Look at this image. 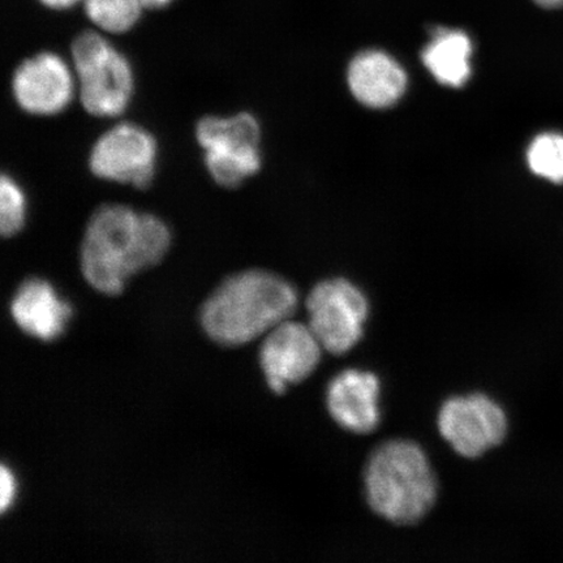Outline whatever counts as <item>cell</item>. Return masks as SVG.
Instances as JSON below:
<instances>
[{"label": "cell", "mask_w": 563, "mask_h": 563, "mask_svg": "<svg viewBox=\"0 0 563 563\" xmlns=\"http://www.w3.org/2000/svg\"><path fill=\"white\" fill-rule=\"evenodd\" d=\"M262 130L255 117H208L197 124V140L206 151L208 170L218 185L241 186L262 167Z\"/></svg>", "instance_id": "5b68a950"}, {"label": "cell", "mask_w": 563, "mask_h": 563, "mask_svg": "<svg viewBox=\"0 0 563 563\" xmlns=\"http://www.w3.org/2000/svg\"><path fill=\"white\" fill-rule=\"evenodd\" d=\"M173 2V0H141L144 7L147 9H162V7L167 5Z\"/></svg>", "instance_id": "44dd1931"}, {"label": "cell", "mask_w": 563, "mask_h": 563, "mask_svg": "<svg viewBox=\"0 0 563 563\" xmlns=\"http://www.w3.org/2000/svg\"><path fill=\"white\" fill-rule=\"evenodd\" d=\"M347 81L352 96L372 109L390 108L407 89L406 70L382 51L357 54L350 63Z\"/></svg>", "instance_id": "7c38bea8"}, {"label": "cell", "mask_w": 563, "mask_h": 563, "mask_svg": "<svg viewBox=\"0 0 563 563\" xmlns=\"http://www.w3.org/2000/svg\"><path fill=\"white\" fill-rule=\"evenodd\" d=\"M141 0H86L87 15L97 26L110 33H124L137 23Z\"/></svg>", "instance_id": "2e32d148"}, {"label": "cell", "mask_w": 563, "mask_h": 563, "mask_svg": "<svg viewBox=\"0 0 563 563\" xmlns=\"http://www.w3.org/2000/svg\"><path fill=\"white\" fill-rule=\"evenodd\" d=\"M157 165V143L143 126L123 123L106 132L91 150L89 166L98 178L145 188Z\"/></svg>", "instance_id": "ba28073f"}, {"label": "cell", "mask_w": 563, "mask_h": 563, "mask_svg": "<svg viewBox=\"0 0 563 563\" xmlns=\"http://www.w3.org/2000/svg\"><path fill=\"white\" fill-rule=\"evenodd\" d=\"M533 2L545 10H559L563 7V0H533Z\"/></svg>", "instance_id": "ffe728a7"}, {"label": "cell", "mask_w": 563, "mask_h": 563, "mask_svg": "<svg viewBox=\"0 0 563 563\" xmlns=\"http://www.w3.org/2000/svg\"><path fill=\"white\" fill-rule=\"evenodd\" d=\"M12 91L20 108L30 114L56 115L73 101L74 77L59 55L41 53L21 63Z\"/></svg>", "instance_id": "30bf717a"}, {"label": "cell", "mask_w": 563, "mask_h": 563, "mask_svg": "<svg viewBox=\"0 0 563 563\" xmlns=\"http://www.w3.org/2000/svg\"><path fill=\"white\" fill-rule=\"evenodd\" d=\"M308 325L323 350L347 354L362 341L369 302L361 288L344 278L320 282L307 298Z\"/></svg>", "instance_id": "8992f818"}, {"label": "cell", "mask_w": 563, "mask_h": 563, "mask_svg": "<svg viewBox=\"0 0 563 563\" xmlns=\"http://www.w3.org/2000/svg\"><path fill=\"white\" fill-rule=\"evenodd\" d=\"M73 56L84 108L96 117L122 114L133 93V73L125 56L93 32L75 40Z\"/></svg>", "instance_id": "277c9868"}, {"label": "cell", "mask_w": 563, "mask_h": 563, "mask_svg": "<svg viewBox=\"0 0 563 563\" xmlns=\"http://www.w3.org/2000/svg\"><path fill=\"white\" fill-rule=\"evenodd\" d=\"M0 230L4 236H13L23 229L25 222V196L23 189L11 176L3 175L0 188Z\"/></svg>", "instance_id": "e0dca14e"}, {"label": "cell", "mask_w": 563, "mask_h": 563, "mask_svg": "<svg viewBox=\"0 0 563 563\" xmlns=\"http://www.w3.org/2000/svg\"><path fill=\"white\" fill-rule=\"evenodd\" d=\"M298 302L297 290L277 274L243 272L210 295L201 309V323L214 342L243 346L290 320Z\"/></svg>", "instance_id": "7a4b0ae2"}, {"label": "cell", "mask_w": 563, "mask_h": 563, "mask_svg": "<svg viewBox=\"0 0 563 563\" xmlns=\"http://www.w3.org/2000/svg\"><path fill=\"white\" fill-rule=\"evenodd\" d=\"M322 346L312 329L287 320L266 334L260 349V363L267 385L277 394L297 385L319 367Z\"/></svg>", "instance_id": "9c48e42d"}, {"label": "cell", "mask_w": 563, "mask_h": 563, "mask_svg": "<svg viewBox=\"0 0 563 563\" xmlns=\"http://www.w3.org/2000/svg\"><path fill=\"white\" fill-rule=\"evenodd\" d=\"M15 490V478H13L9 468L3 466L2 471H0V508H2L3 512L12 504Z\"/></svg>", "instance_id": "ac0fdd59"}, {"label": "cell", "mask_w": 563, "mask_h": 563, "mask_svg": "<svg viewBox=\"0 0 563 563\" xmlns=\"http://www.w3.org/2000/svg\"><path fill=\"white\" fill-rule=\"evenodd\" d=\"M526 159L533 175L563 185V133H540L528 145Z\"/></svg>", "instance_id": "9a60e30c"}, {"label": "cell", "mask_w": 563, "mask_h": 563, "mask_svg": "<svg viewBox=\"0 0 563 563\" xmlns=\"http://www.w3.org/2000/svg\"><path fill=\"white\" fill-rule=\"evenodd\" d=\"M439 429L456 454L475 460L501 445L509 421L496 400L475 393L449 398L439 412Z\"/></svg>", "instance_id": "52a82bcc"}, {"label": "cell", "mask_w": 563, "mask_h": 563, "mask_svg": "<svg viewBox=\"0 0 563 563\" xmlns=\"http://www.w3.org/2000/svg\"><path fill=\"white\" fill-rule=\"evenodd\" d=\"M379 390L382 384L375 373L352 368L338 373L327 389L330 417L351 433L376 431L382 421Z\"/></svg>", "instance_id": "8fae6325"}, {"label": "cell", "mask_w": 563, "mask_h": 563, "mask_svg": "<svg viewBox=\"0 0 563 563\" xmlns=\"http://www.w3.org/2000/svg\"><path fill=\"white\" fill-rule=\"evenodd\" d=\"M170 243V230L159 218L104 206L90 218L84 235V277L97 291L121 294L132 276L165 257Z\"/></svg>", "instance_id": "6da1fadb"}, {"label": "cell", "mask_w": 563, "mask_h": 563, "mask_svg": "<svg viewBox=\"0 0 563 563\" xmlns=\"http://www.w3.org/2000/svg\"><path fill=\"white\" fill-rule=\"evenodd\" d=\"M11 312L21 330L42 341H53L62 335L73 313L54 287L38 278L27 279L20 286Z\"/></svg>", "instance_id": "4fadbf2b"}, {"label": "cell", "mask_w": 563, "mask_h": 563, "mask_svg": "<svg viewBox=\"0 0 563 563\" xmlns=\"http://www.w3.org/2000/svg\"><path fill=\"white\" fill-rule=\"evenodd\" d=\"M474 53L473 41L466 32L438 27L432 33L421 59L435 80L442 86L462 88L473 74L471 56Z\"/></svg>", "instance_id": "5bb4252c"}, {"label": "cell", "mask_w": 563, "mask_h": 563, "mask_svg": "<svg viewBox=\"0 0 563 563\" xmlns=\"http://www.w3.org/2000/svg\"><path fill=\"white\" fill-rule=\"evenodd\" d=\"M365 497L377 516L399 526L420 522L438 499L439 484L424 450L390 440L372 453L364 471Z\"/></svg>", "instance_id": "3957f363"}, {"label": "cell", "mask_w": 563, "mask_h": 563, "mask_svg": "<svg viewBox=\"0 0 563 563\" xmlns=\"http://www.w3.org/2000/svg\"><path fill=\"white\" fill-rule=\"evenodd\" d=\"M41 2L51 7V9L63 10L79 3L80 0H41Z\"/></svg>", "instance_id": "d6986e66"}]
</instances>
